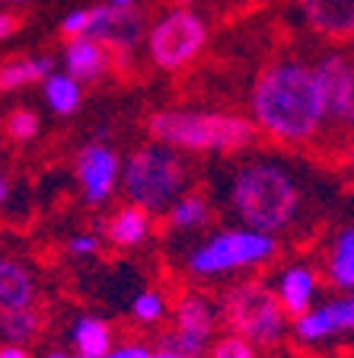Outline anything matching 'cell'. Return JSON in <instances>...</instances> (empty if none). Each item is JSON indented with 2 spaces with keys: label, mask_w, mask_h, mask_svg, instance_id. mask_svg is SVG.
I'll return each instance as SVG.
<instances>
[{
  "label": "cell",
  "mask_w": 354,
  "mask_h": 358,
  "mask_svg": "<svg viewBox=\"0 0 354 358\" xmlns=\"http://www.w3.org/2000/svg\"><path fill=\"white\" fill-rule=\"evenodd\" d=\"M205 38H207V29L198 13H192V10H172V13H166L150 29L147 48H150L154 64L166 67V71H176V67L189 64L205 48Z\"/></svg>",
  "instance_id": "7"
},
{
  "label": "cell",
  "mask_w": 354,
  "mask_h": 358,
  "mask_svg": "<svg viewBox=\"0 0 354 358\" xmlns=\"http://www.w3.org/2000/svg\"><path fill=\"white\" fill-rule=\"evenodd\" d=\"M32 294H36V285H32L29 268L13 259L0 262V304H3V310H22V307H29Z\"/></svg>",
  "instance_id": "14"
},
{
  "label": "cell",
  "mask_w": 354,
  "mask_h": 358,
  "mask_svg": "<svg viewBox=\"0 0 354 358\" xmlns=\"http://www.w3.org/2000/svg\"><path fill=\"white\" fill-rule=\"evenodd\" d=\"M185 186L182 160L166 144H150L128 157L125 192L144 211H166Z\"/></svg>",
  "instance_id": "4"
},
{
  "label": "cell",
  "mask_w": 354,
  "mask_h": 358,
  "mask_svg": "<svg viewBox=\"0 0 354 358\" xmlns=\"http://www.w3.org/2000/svg\"><path fill=\"white\" fill-rule=\"evenodd\" d=\"M74 345L80 355L77 358H105L109 355V345H112V333H109V323L96 320V317H80L74 327Z\"/></svg>",
  "instance_id": "17"
},
{
  "label": "cell",
  "mask_w": 354,
  "mask_h": 358,
  "mask_svg": "<svg viewBox=\"0 0 354 358\" xmlns=\"http://www.w3.org/2000/svg\"><path fill=\"white\" fill-rule=\"evenodd\" d=\"M10 3H22V0H10Z\"/></svg>",
  "instance_id": "37"
},
{
  "label": "cell",
  "mask_w": 354,
  "mask_h": 358,
  "mask_svg": "<svg viewBox=\"0 0 354 358\" xmlns=\"http://www.w3.org/2000/svg\"><path fill=\"white\" fill-rule=\"evenodd\" d=\"M7 128L16 141H29V138H36V131H38V115L29 109H13L7 119Z\"/></svg>",
  "instance_id": "24"
},
{
  "label": "cell",
  "mask_w": 354,
  "mask_h": 358,
  "mask_svg": "<svg viewBox=\"0 0 354 358\" xmlns=\"http://www.w3.org/2000/svg\"><path fill=\"white\" fill-rule=\"evenodd\" d=\"M211 358H256V349H252V343L243 339V336H223V339L214 343Z\"/></svg>",
  "instance_id": "23"
},
{
  "label": "cell",
  "mask_w": 354,
  "mask_h": 358,
  "mask_svg": "<svg viewBox=\"0 0 354 358\" xmlns=\"http://www.w3.org/2000/svg\"><path fill=\"white\" fill-rule=\"evenodd\" d=\"M335 122H345L348 128H354V61H351V74H348V87H345V99H341Z\"/></svg>",
  "instance_id": "29"
},
{
  "label": "cell",
  "mask_w": 354,
  "mask_h": 358,
  "mask_svg": "<svg viewBox=\"0 0 354 358\" xmlns=\"http://www.w3.org/2000/svg\"><path fill=\"white\" fill-rule=\"evenodd\" d=\"M176 327H179V333L195 336V339L207 343L211 333H214V310H211V304L201 294H185L176 307Z\"/></svg>",
  "instance_id": "15"
},
{
  "label": "cell",
  "mask_w": 354,
  "mask_h": 358,
  "mask_svg": "<svg viewBox=\"0 0 354 358\" xmlns=\"http://www.w3.org/2000/svg\"><path fill=\"white\" fill-rule=\"evenodd\" d=\"M163 349L172 352V355H182V358H198L201 352H205V343L201 339H195V336H185V333H170L166 339H163Z\"/></svg>",
  "instance_id": "25"
},
{
  "label": "cell",
  "mask_w": 354,
  "mask_h": 358,
  "mask_svg": "<svg viewBox=\"0 0 354 358\" xmlns=\"http://www.w3.org/2000/svg\"><path fill=\"white\" fill-rule=\"evenodd\" d=\"M42 358H67L64 352H48V355H42Z\"/></svg>",
  "instance_id": "34"
},
{
  "label": "cell",
  "mask_w": 354,
  "mask_h": 358,
  "mask_svg": "<svg viewBox=\"0 0 354 358\" xmlns=\"http://www.w3.org/2000/svg\"><path fill=\"white\" fill-rule=\"evenodd\" d=\"M170 221L176 224V227H201V224L207 221L205 199H201V195H185V199H179L170 211Z\"/></svg>",
  "instance_id": "22"
},
{
  "label": "cell",
  "mask_w": 354,
  "mask_h": 358,
  "mask_svg": "<svg viewBox=\"0 0 354 358\" xmlns=\"http://www.w3.org/2000/svg\"><path fill=\"white\" fill-rule=\"evenodd\" d=\"M89 20H93V10H71V13L64 16V22H61V32H64L71 42L83 38L89 32Z\"/></svg>",
  "instance_id": "27"
},
{
  "label": "cell",
  "mask_w": 354,
  "mask_h": 358,
  "mask_svg": "<svg viewBox=\"0 0 354 358\" xmlns=\"http://www.w3.org/2000/svg\"><path fill=\"white\" fill-rule=\"evenodd\" d=\"M89 38L103 42L105 48H115V52H131L134 45L144 36V20L134 7H115V3H105V7L93 10V20H89Z\"/></svg>",
  "instance_id": "8"
},
{
  "label": "cell",
  "mask_w": 354,
  "mask_h": 358,
  "mask_svg": "<svg viewBox=\"0 0 354 358\" xmlns=\"http://www.w3.org/2000/svg\"><path fill=\"white\" fill-rule=\"evenodd\" d=\"M38 327H42V317H38V310H32V307L3 310V317H0V329H3V339H7L10 345H22L26 339H32V336L38 333Z\"/></svg>",
  "instance_id": "20"
},
{
  "label": "cell",
  "mask_w": 354,
  "mask_h": 358,
  "mask_svg": "<svg viewBox=\"0 0 354 358\" xmlns=\"http://www.w3.org/2000/svg\"><path fill=\"white\" fill-rule=\"evenodd\" d=\"M348 157H351V166H354V144H351V148H348Z\"/></svg>",
  "instance_id": "35"
},
{
  "label": "cell",
  "mask_w": 354,
  "mask_h": 358,
  "mask_svg": "<svg viewBox=\"0 0 354 358\" xmlns=\"http://www.w3.org/2000/svg\"><path fill=\"white\" fill-rule=\"evenodd\" d=\"M67 246H71V253H77V256H89L99 250V237L96 234H77V237H71Z\"/></svg>",
  "instance_id": "30"
},
{
  "label": "cell",
  "mask_w": 354,
  "mask_h": 358,
  "mask_svg": "<svg viewBox=\"0 0 354 358\" xmlns=\"http://www.w3.org/2000/svg\"><path fill=\"white\" fill-rule=\"evenodd\" d=\"M348 329H354V291L348 298L329 301V304L297 317L294 333L300 339H307V343H316V339H325V336L348 333Z\"/></svg>",
  "instance_id": "10"
},
{
  "label": "cell",
  "mask_w": 354,
  "mask_h": 358,
  "mask_svg": "<svg viewBox=\"0 0 354 358\" xmlns=\"http://www.w3.org/2000/svg\"><path fill=\"white\" fill-rule=\"evenodd\" d=\"M45 99L58 115H71L80 106V80L71 74H52L45 80Z\"/></svg>",
  "instance_id": "19"
},
{
  "label": "cell",
  "mask_w": 354,
  "mask_h": 358,
  "mask_svg": "<svg viewBox=\"0 0 354 358\" xmlns=\"http://www.w3.org/2000/svg\"><path fill=\"white\" fill-rule=\"evenodd\" d=\"M150 134L166 148L185 150H236L252 141L256 128L230 112H185L166 109L150 115Z\"/></svg>",
  "instance_id": "3"
},
{
  "label": "cell",
  "mask_w": 354,
  "mask_h": 358,
  "mask_svg": "<svg viewBox=\"0 0 354 358\" xmlns=\"http://www.w3.org/2000/svg\"><path fill=\"white\" fill-rule=\"evenodd\" d=\"M313 291H316V275H313L307 266H294V268H288V272L281 275L278 298H281V304H284V310L294 313V317L310 313Z\"/></svg>",
  "instance_id": "13"
},
{
  "label": "cell",
  "mask_w": 354,
  "mask_h": 358,
  "mask_svg": "<svg viewBox=\"0 0 354 358\" xmlns=\"http://www.w3.org/2000/svg\"><path fill=\"white\" fill-rule=\"evenodd\" d=\"M150 211H144L140 205H125V208H118L115 215L109 217V227H105V234H109V240L115 246H134L140 243V240L147 237L150 231Z\"/></svg>",
  "instance_id": "16"
},
{
  "label": "cell",
  "mask_w": 354,
  "mask_h": 358,
  "mask_svg": "<svg viewBox=\"0 0 354 358\" xmlns=\"http://www.w3.org/2000/svg\"><path fill=\"white\" fill-rule=\"evenodd\" d=\"M329 272H332V282L339 285V288L354 291V231H341Z\"/></svg>",
  "instance_id": "21"
},
{
  "label": "cell",
  "mask_w": 354,
  "mask_h": 358,
  "mask_svg": "<svg viewBox=\"0 0 354 358\" xmlns=\"http://www.w3.org/2000/svg\"><path fill=\"white\" fill-rule=\"evenodd\" d=\"M230 201L246 231H258L272 237L274 231L288 227L290 217L297 215L300 205V189L290 179V173L278 164L258 160L236 173Z\"/></svg>",
  "instance_id": "2"
},
{
  "label": "cell",
  "mask_w": 354,
  "mask_h": 358,
  "mask_svg": "<svg viewBox=\"0 0 354 358\" xmlns=\"http://www.w3.org/2000/svg\"><path fill=\"white\" fill-rule=\"evenodd\" d=\"M223 320L249 343L274 345L284 333V304L262 285H236L223 294Z\"/></svg>",
  "instance_id": "5"
},
{
  "label": "cell",
  "mask_w": 354,
  "mask_h": 358,
  "mask_svg": "<svg viewBox=\"0 0 354 358\" xmlns=\"http://www.w3.org/2000/svg\"><path fill=\"white\" fill-rule=\"evenodd\" d=\"M109 3H115V7H134V0H109Z\"/></svg>",
  "instance_id": "33"
},
{
  "label": "cell",
  "mask_w": 354,
  "mask_h": 358,
  "mask_svg": "<svg viewBox=\"0 0 354 358\" xmlns=\"http://www.w3.org/2000/svg\"><path fill=\"white\" fill-rule=\"evenodd\" d=\"M274 253V240L258 231H223L211 237L205 246H198L189 259L192 272L198 275H217V272H233L243 266L265 262Z\"/></svg>",
  "instance_id": "6"
},
{
  "label": "cell",
  "mask_w": 354,
  "mask_h": 358,
  "mask_svg": "<svg viewBox=\"0 0 354 358\" xmlns=\"http://www.w3.org/2000/svg\"><path fill=\"white\" fill-rule=\"evenodd\" d=\"M252 115L281 141H307L329 119L316 67L300 61L272 64L252 87Z\"/></svg>",
  "instance_id": "1"
},
{
  "label": "cell",
  "mask_w": 354,
  "mask_h": 358,
  "mask_svg": "<svg viewBox=\"0 0 354 358\" xmlns=\"http://www.w3.org/2000/svg\"><path fill=\"white\" fill-rule=\"evenodd\" d=\"M176 3H192V0H176Z\"/></svg>",
  "instance_id": "36"
},
{
  "label": "cell",
  "mask_w": 354,
  "mask_h": 358,
  "mask_svg": "<svg viewBox=\"0 0 354 358\" xmlns=\"http://www.w3.org/2000/svg\"><path fill=\"white\" fill-rule=\"evenodd\" d=\"M52 67H54L52 58L10 61V64H3V71H0V87L3 90H20V87H29V83H38V80L45 83L48 77H52Z\"/></svg>",
  "instance_id": "18"
},
{
  "label": "cell",
  "mask_w": 354,
  "mask_h": 358,
  "mask_svg": "<svg viewBox=\"0 0 354 358\" xmlns=\"http://www.w3.org/2000/svg\"><path fill=\"white\" fill-rule=\"evenodd\" d=\"M163 310H166V304H163V298L156 294V291H144V294H138L134 298V317L144 323H154L163 317Z\"/></svg>",
  "instance_id": "26"
},
{
  "label": "cell",
  "mask_w": 354,
  "mask_h": 358,
  "mask_svg": "<svg viewBox=\"0 0 354 358\" xmlns=\"http://www.w3.org/2000/svg\"><path fill=\"white\" fill-rule=\"evenodd\" d=\"M64 64H67V74L74 77V80H96V77L105 74V67H109V48L96 38H74V42H67L64 48Z\"/></svg>",
  "instance_id": "12"
},
{
  "label": "cell",
  "mask_w": 354,
  "mask_h": 358,
  "mask_svg": "<svg viewBox=\"0 0 354 358\" xmlns=\"http://www.w3.org/2000/svg\"><path fill=\"white\" fill-rule=\"evenodd\" d=\"M77 176H80L83 195L89 205H99L112 195L115 189V176H118V157L112 148L105 144H87L77 160Z\"/></svg>",
  "instance_id": "9"
},
{
  "label": "cell",
  "mask_w": 354,
  "mask_h": 358,
  "mask_svg": "<svg viewBox=\"0 0 354 358\" xmlns=\"http://www.w3.org/2000/svg\"><path fill=\"white\" fill-rule=\"evenodd\" d=\"M13 29H16V20H13V16H10V13H3V16H0V36L7 38Z\"/></svg>",
  "instance_id": "32"
},
{
  "label": "cell",
  "mask_w": 354,
  "mask_h": 358,
  "mask_svg": "<svg viewBox=\"0 0 354 358\" xmlns=\"http://www.w3.org/2000/svg\"><path fill=\"white\" fill-rule=\"evenodd\" d=\"M105 358H182V355H172V352L160 349H147V345H125V349H112Z\"/></svg>",
  "instance_id": "28"
},
{
  "label": "cell",
  "mask_w": 354,
  "mask_h": 358,
  "mask_svg": "<svg viewBox=\"0 0 354 358\" xmlns=\"http://www.w3.org/2000/svg\"><path fill=\"white\" fill-rule=\"evenodd\" d=\"M300 10L323 36H348L354 32V0H300Z\"/></svg>",
  "instance_id": "11"
},
{
  "label": "cell",
  "mask_w": 354,
  "mask_h": 358,
  "mask_svg": "<svg viewBox=\"0 0 354 358\" xmlns=\"http://www.w3.org/2000/svg\"><path fill=\"white\" fill-rule=\"evenodd\" d=\"M0 358H29V352L22 349V345H3V352H0Z\"/></svg>",
  "instance_id": "31"
}]
</instances>
